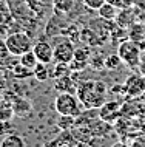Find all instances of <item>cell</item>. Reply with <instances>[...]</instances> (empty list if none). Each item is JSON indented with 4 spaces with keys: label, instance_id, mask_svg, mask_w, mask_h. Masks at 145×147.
<instances>
[{
    "label": "cell",
    "instance_id": "17",
    "mask_svg": "<svg viewBox=\"0 0 145 147\" xmlns=\"http://www.w3.org/2000/svg\"><path fill=\"white\" fill-rule=\"evenodd\" d=\"M13 74L17 79H28L31 76H34V70H31L28 67H25L23 63L19 62L15 67H13Z\"/></svg>",
    "mask_w": 145,
    "mask_h": 147
},
{
    "label": "cell",
    "instance_id": "11",
    "mask_svg": "<svg viewBox=\"0 0 145 147\" xmlns=\"http://www.w3.org/2000/svg\"><path fill=\"white\" fill-rule=\"evenodd\" d=\"M9 101H11V104H13L14 115H17V116H26V115L31 113V104L25 98L13 96V99H9Z\"/></svg>",
    "mask_w": 145,
    "mask_h": 147
},
{
    "label": "cell",
    "instance_id": "5",
    "mask_svg": "<svg viewBox=\"0 0 145 147\" xmlns=\"http://www.w3.org/2000/svg\"><path fill=\"white\" fill-rule=\"evenodd\" d=\"M74 45L71 40L63 39L54 45V61L56 62H66L69 63L74 57Z\"/></svg>",
    "mask_w": 145,
    "mask_h": 147
},
{
    "label": "cell",
    "instance_id": "22",
    "mask_svg": "<svg viewBox=\"0 0 145 147\" xmlns=\"http://www.w3.org/2000/svg\"><path fill=\"white\" fill-rule=\"evenodd\" d=\"M14 132H15V129H14L13 122H11V119L0 121V136H8V135H11Z\"/></svg>",
    "mask_w": 145,
    "mask_h": 147
},
{
    "label": "cell",
    "instance_id": "24",
    "mask_svg": "<svg viewBox=\"0 0 145 147\" xmlns=\"http://www.w3.org/2000/svg\"><path fill=\"white\" fill-rule=\"evenodd\" d=\"M142 101L145 102V91H144V93H142Z\"/></svg>",
    "mask_w": 145,
    "mask_h": 147
},
{
    "label": "cell",
    "instance_id": "12",
    "mask_svg": "<svg viewBox=\"0 0 145 147\" xmlns=\"http://www.w3.org/2000/svg\"><path fill=\"white\" fill-rule=\"evenodd\" d=\"M0 146L2 147H23L25 146V141H23V138L20 136V135L17 133H11L8 135V136H5L2 140V142H0Z\"/></svg>",
    "mask_w": 145,
    "mask_h": 147
},
{
    "label": "cell",
    "instance_id": "21",
    "mask_svg": "<svg viewBox=\"0 0 145 147\" xmlns=\"http://www.w3.org/2000/svg\"><path fill=\"white\" fill-rule=\"evenodd\" d=\"M74 124H76V118L68 116V115H60V118L57 121L59 129H62V130H69L71 127H74Z\"/></svg>",
    "mask_w": 145,
    "mask_h": 147
},
{
    "label": "cell",
    "instance_id": "2",
    "mask_svg": "<svg viewBox=\"0 0 145 147\" xmlns=\"http://www.w3.org/2000/svg\"><path fill=\"white\" fill-rule=\"evenodd\" d=\"M54 109L59 115L77 118L82 115V102L76 93H59L54 101Z\"/></svg>",
    "mask_w": 145,
    "mask_h": 147
},
{
    "label": "cell",
    "instance_id": "20",
    "mask_svg": "<svg viewBox=\"0 0 145 147\" xmlns=\"http://www.w3.org/2000/svg\"><path fill=\"white\" fill-rule=\"evenodd\" d=\"M34 78H36L39 82H45V81H48V78H49V71H48V68H46V63L39 62L37 65L34 67Z\"/></svg>",
    "mask_w": 145,
    "mask_h": 147
},
{
    "label": "cell",
    "instance_id": "3",
    "mask_svg": "<svg viewBox=\"0 0 145 147\" xmlns=\"http://www.w3.org/2000/svg\"><path fill=\"white\" fill-rule=\"evenodd\" d=\"M5 47L9 54L22 56L23 53L33 50V42H31L29 36L25 33H11L5 39Z\"/></svg>",
    "mask_w": 145,
    "mask_h": 147
},
{
    "label": "cell",
    "instance_id": "9",
    "mask_svg": "<svg viewBox=\"0 0 145 147\" xmlns=\"http://www.w3.org/2000/svg\"><path fill=\"white\" fill-rule=\"evenodd\" d=\"M119 113H120V104L119 102H116V101L105 102L99 110V118L105 122H113L114 119H117Z\"/></svg>",
    "mask_w": 145,
    "mask_h": 147
},
{
    "label": "cell",
    "instance_id": "23",
    "mask_svg": "<svg viewBox=\"0 0 145 147\" xmlns=\"http://www.w3.org/2000/svg\"><path fill=\"white\" fill-rule=\"evenodd\" d=\"M84 5L90 8V9H99V8L105 3V0H82Z\"/></svg>",
    "mask_w": 145,
    "mask_h": 147
},
{
    "label": "cell",
    "instance_id": "14",
    "mask_svg": "<svg viewBox=\"0 0 145 147\" xmlns=\"http://www.w3.org/2000/svg\"><path fill=\"white\" fill-rule=\"evenodd\" d=\"M74 6V0H53V8L57 14H66Z\"/></svg>",
    "mask_w": 145,
    "mask_h": 147
},
{
    "label": "cell",
    "instance_id": "6",
    "mask_svg": "<svg viewBox=\"0 0 145 147\" xmlns=\"http://www.w3.org/2000/svg\"><path fill=\"white\" fill-rule=\"evenodd\" d=\"M33 51L36 54L37 61L42 62V63H51L54 61V47H51L48 42L45 40H40L37 42L36 45H33Z\"/></svg>",
    "mask_w": 145,
    "mask_h": 147
},
{
    "label": "cell",
    "instance_id": "10",
    "mask_svg": "<svg viewBox=\"0 0 145 147\" xmlns=\"http://www.w3.org/2000/svg\"><path fill=\"white\" fill-rule=\"evenodd\" d=\"M54 88H56L59 93H76L77 91V84H76V81L68 74V76L57 78L56 82H54Z\"/></svg>",
    "mask_w": 145,
    "mask_h": 147
},
{
    "label": "cell",
    "instance_id": "8",
    "mask_svg": "<svg viewBox=\"0 0 145 147\" xmlns=\"http://www.w3.org/2000/svg\"><path fill=\"white\" fill-rule=\"evenodd\" d=\"M90 48L87 47H82V48H76L74 50V57L73 61L69 62V67H71L73 71H77V70H82L87 67V63L90 62Z\"/></svg>",
    "mask_w": 145,
    "mask_h": 147
},
{
    "label": "cell",
    "instance_id": "18",
    "mask_svg": "<svg viewBox=\"0 0 145 147\" xmlns=\"http://www.w3.org/2000/svg\"><path fill=\"white\" fill-rule=\"evenodd\" d=\"M122 59H120V56L119 54H110L108 57H105V61H104V67L107 70H110V71H114V70H117L120 65H122Z\"/></svg>",
    "mask_w": 145,
    "mask_h": 147
},
{
    "label": "cell",
    "instance_id": "15",
    "mask_svg": "<svg viewBox=\"0 0 145 147\" xmlns=\"http://www.w3.org/2000/svg\"><path fill=\"white\" fill-rule=\"evenodd\" d=\"M99 16L102 19H105V20H113V19L117 16V9L114 5H111V3H104L99 9Z\"/></svg>",
    "mask_w": 145,
    "mask_h": 147
},
{
    "label": "cell",
    "instance_id": "7",
    "mask_svg": "<svg viewBox=\"0 0 145 147\" xmlns=\"http://www.w3.org/2000/svg\"><path fill=\"white\" fill-rule=\"evenodd\" d=\"M124 91L128 96H142V93L145 91V79L140 76H130L127 79V82L124 84Z\"/></svg>",
    "mask_w": 145,
    "mask_h": 147
},
{
    "label": "cell",
    "instance_id": "16",
    "mask_svg": "<svg viewBox=\"0 0 145 147\" xmlns=\"http://www.w3.org/2000/svg\"><path fill=\"white\" fill-rule=\"evenodd\" d=\"M71 73H73V70H71V67H69V63H66V62H56L51 76H53L54 79H57V78H62V76H68V74H71Z\"/></svg>",
    "mask_w": 145,
    "mask_h": 147
},
{
    "label": "cell",
    "instance_id": "19",
    "mask_svg": "<svg viewBox=\"0 0 145 147\" xmlns=\"http://www.w3.org/2000/svg\"><path fill=\"white\" fill-rule=\"evenodd\" d=\"M19 62L23 63L25 67H28V68H31V70H34V67L39 63V61H37V57H36V54H34L33 50L23 53L22 56H20V61H19Z\"/></svg>",
    "mask_w": 145,
    "mask_h": 147
},
{
    "label": "cell",
    "instance_id": "13",
    "mask_svg": "<svg viewBox=\"0 0 145 147\" xmlns=\"http://www.w3.org/2000/svg\"><path fill=\"white\" fill-rule=\"evenodd\" d=\"M14 116V109L9 99H2L0 101V121H8Z\"/></svg>",
    "mask_w": 145,
    "mask_h": 147
},
{
    "label": "cell",
    "instance_id": "25",
    "mask_svg": "<svg viewBox=\"0 0 145 147\" xmlns=\"http://www.w3.org/2000/svg\"><path fill=\"white\" fill-rule=\"evenodd\" d=\"M2 99H3V96H2V94H0V101H2Z\"/></svg>",
    "mask_w": 145,
    "mask_h": 147
},
{
    "label": "cell",
    "instance_id": "1",
    "mask_svg": "<svg viewBox=\"0 0 145 147\" xmlns=\"http://www.w3.org/2000/svg\"><path fill=\"white\" fill-rule=\"evenodd\" d=\"M79 101L87 110L100 109L107 102V85L100 81H87L77 85Z\"/></svg>",
    "mask_w": 145,
    "mask_h": 147
},
{
    "label": "cell",
    "instance_id": "4",
    "mask_svg": "<svg viewBox=\"0 0 145 147\" xmlns=\"http://www.w3.org/2000/svg\"><path fill=\"white\" fill-rule=\"evenodd\" d=\"M117 54L120 56L124 63H127L130 68H136L140 62V47L134 40H125L119 45Z\"/></svg>",
    "mask_w": 145,
    "mask_h": 147
}]
</instances>
